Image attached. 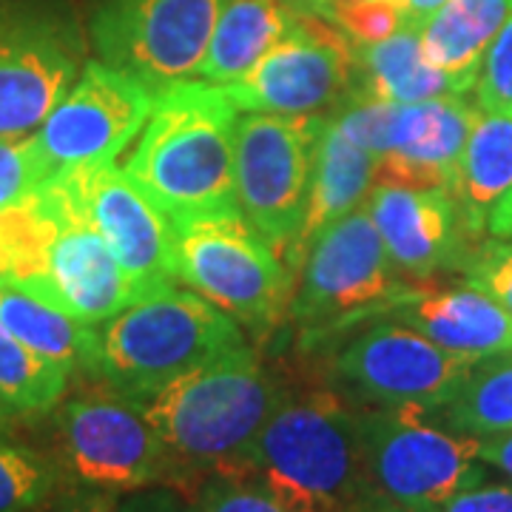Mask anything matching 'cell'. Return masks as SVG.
<instances>
[{"label":"cell","instance_id":"1","mask_svg":"<svg viewBox=\"0 0 512 512\" xmlns=\"http://www.w3.org/2000/svg\"><path fill=\"white\" fill-rule=\"evenodd\" d=\"M239 109L225 86L180 80L157 92L126 171L174 228L242 214L234 180Z\"/></svg>","mask_w":512,"mask_h":512},{"label":"cell","instance_id":"2","mask_svg":"<svg viewBox=\"0 0 512 512\" xmlns=\"http://www.w3.org/2000/svg\"><path fill=\"white\" fill-rule=\"evenodd\" d=\"M288 512H356L367 484L359 413L330 390L282 393L239 461Z\"/></svg>","mask_w":512,"mask_h":512},{"label":"cell","instance_id":"3","mask_svg":"<svg viewBox=\"0 0 512 512\" xmlns=\"http://www.w3.org/2000/svg\"><path fill=\"white\" fill-rule=\"evenodd\" d=\"M282 390L251 345L168 382L143 402L171 456V481L194 490L211 473H225L254 441Z\"/></svg>","mask_w":512,"mask_h":512},{"label":"cell","instance_id":"4","mask_svg":"<svg viewBox=\"0 0 512 512\" xmlns=\"http://www.w3.org/2000/svg\"><path fill=\"white\" fill-rule=\"evenodd\" d=\"M248 345L237 319L191 288L163 285L97 328L94 379L134 402Z\"/></svg>","mask_w":512,"mask_h":512},{"label":"cell","instance_id":"5","mask_svg":"<svg viewBox=\"0 0 512 512\" xmlns=\"http://www.w3.org/2000/svg\"><path fill=\"white\" fill-rule=\"evenodd\" d=\"M86 63L72 0H0V137L35 134Z\"/></svg>","mask_w":512,"mask_h":512},{"label":"cell","instance_id":"6","mask_svg":"<svg viewBox=\"0 0 512 512\" xmlns=\"http://www.w3.org/2000/svg\"><path fill=\"white\" fill-rule=\"evenodd\" d=\"M410 285L393 268L365 202L313 239L288 313L316 342L322 333L379 319Z\"/></svg>","mask_w":512,"mask_h":512},{"label":"cell","instance_id":"7","mask_svg":"<svg viewBox=\"0 0 512 512\" xmlns=\"http://www.w3.org/2000/svg\"><path fill=\"white\" fill-rule=\"evenodd\" d=\"M177 279L254 333L274 330L293 299L288 262L242 214L180 225Z\"/></svg>","mask_w":512,"mask_h":512},{"label":"cell","instance_id":"8","mask_svg":"<svg viewBox=\"0 0 512 512\" xmlns=\"http://www.w3.org/2000/svg\"><path fill=\"white\" fill-rule=\"evenodd\" d=\"M427 416L413 407L359 413L370 495L433 512L447 498L484 481L481 439Z\"/></svg>","mask_w":512,"mask_h":512},{"label":"cell","instance_id":"9","mask_svg":"<svg viewBox=\"0 0 512 512\" xmlns=\"http://www.w3.org/2000/svg\"><path fill=\"white\" fill-rule=\"evenodd\" d=\"M57 447L66 473L80 487L134 493L171 481V456L143 402L100 387L57 404Z\"/></svg>","mask_w":512,"mask_h":512},{"label":"cell","instance_id":"10","mask_svg":"<svg viewBox=\"0 0 512 512\" xmlns=\"http://www.w3.org/2000/svg\"><path fill=\"white\" fill-rule=\"evenodd\" d=\"M225 0H86V35L97 60L160 92L191 80Z\"/></svg>","mask_w":512,"mask_h":512},{"label":"cell","instance_id":"11","mask_svg":"<svg viewBox=\"0 0 512 512\" xmlns=\"http://www.w3.org/2000/svg\"><path fill=\"white\" fill-rule=\"evenodd\" d=\"M325 117L239 111L234 160L239 211L282 259L305 222L316 140Z\"/></svg>","mask_w":512,"mask_h":512},{"label":"cell","instance_id":"12","mask_svg":"<svg viewBox=\"0 0 512 512\" xmlns=\"http://www.w3.org/2000/svg\"><path fill=\"white\" fill-rule=\"evenodd\" d=\"M353 83V43L325 15L302 6L291 32L245 77L225 83V92L239 111L319 117L339 109Z\"/></svg>","mask_w":512,"mask_h":512},{"label":"cell","instance_id":"13","mask_svg":"<svg viewBox=\"0 0 512 512\" xmlns=\"http://www.w3.org/2000/svg\"><path fill=\"white\" fill-rule=\"evenodd\" d=\"M476 362L444 350L393 319H370L333 356V373L367 402L439 413Z\"/></svg>","mask_w":512,"mask_h":512},{"label":"cell","instance_id":"14","mask_svg":"<svg viewBox=\"0 0 512 512\" xmlns=\"http://www.w3.org/2000/svg\"><path fill=\"white\" fill-rule=\"evenodd\" d=\"M154 103L151 86L94 57L35 134L55 174L114 163L143 131Z\"/></svg>","mask_w":512,"mask_h":512},{"label":"cell","instance_id":"15","mask_svg":"<svg viewBox=\"0 0 512 512\" xmlns=\"http://www.w3.org/2000/svg\"><path fill=\"white\" fill-rule=\"evenodd\" d=\"M40 194L55 217V239L46 254V268L35 279L12 282L46 296L86 325H103L143 293L128 279L60 174L40 185Z\"/></svg>","mask_w":512,"mask_h":512},{"label":"cell","instance_id":"16","mask_svg":"<svg viewBox=\"0 0 512 512\" xmlns=\"http://www.w3.org/2000/svg\"><path fill=\"white\" fill-rule=\"evenodd\" d=\"M140 293L177 285V228L114 163L57 171Z\"/></svg>","mask_w":512,"mask_h":512},{"label":"cell","instance_id":"17","mask_svg":"<svg viewBox=\"0 0 512 512\" xmlns=\"http://www.w3.org/2000/svg\"><path fill=\"white\" fill-rule=\"evenodd\" d=\"M476 117V100H467V94L393 103L384 151L376 160V183L447 191Z\"/></svg>","mask_w":512,"mask_h":512},{"label":"cell","instance_id":"18","mask_svg":"<svg viewBox=\"0 0 512 512\" xmlns=\"http://www.w3.org/2000/svg\"><path fill=\"white\" fill-rule=\"evenodd\" d=\"M367 211L399 274L427 279L441 268H456L467 251L470 234L444 188L376 183Z\"/></svg>","mask_w":512,"mask_h":512},{"label":"cell","instance_id":"19","mask_svg":"<svg viewBox=\"0 0 512 512\" xmlns=\"http://www.w3.org/2000/svg\"><path fill=\"white\" fill-rule=\"evenodd\" d=\"M379 319L419 330L430 342L470 362L512 356V313L467 282L461 288L410 285Z\"/></svg>","mask_w":512,"mask_h":512},{"label":"cell","instance_id":"20","mask_svg":"<svg viewBox=\"0 0 512 512\" xmlns=\"http://www.w3.org/2000/svg\"><path fill=\"white\" fill-rule=\"evenodd\" d=\"M373 183H376V160L365 148L356 146L328 114L316 140L305 222L285 256L293 276L302 271V262L311 251L313 239L319 237L330 222L342 220L350 211L362 208L373 191Z\"/></svg>","mask_w":512,"mask_h":512},{"label":"cell","instance_id":"21","mask_svg":"<svg viewBox=\"0 0 512 512\" xmlns=\"http://www.w3.org/2000/svg\"><path fill=\"white\" fill-rule=\"evenodd\" d=\"M512 15V0H447L419 26L421 52L456 94L476 89L493 40Z\"/></svg>","mask_w":512,"mask_h":512},{"label":"cell","instance_id":"22","mask_svg":"<svg viewBox=\"0 0 512 512\" xmlns=\"http://www.w3.org/2000/svg\"><path fill=\"white\" fill-rule=\"evenodd\" d=\"M447 191L464 231L470 237L484 234L498 205L512 194V111L478 109Z\"/></svg>","mask_w":512,"mask_h":512},{"label":"cell","instance_id":"23","mask_svg":"<svg viewBox=\"0 0 512 512\" xmlns=\"http://www.w3.org/2000/svg\"><path fill=\"white\" fill-rule=\"evenodd\" d=\"M302 6L291 0H225L197 77L205 83H234L254 69L296 26Z\"/></svg>","mask_w":512,"mask_h":512},{"label":"cell","instance_id":"24","mask_svg":"<svg viewBox=\"0 0 512 512\" xmlns=\"http://www.w3.org/2000/svg\"><path fill=\"white\" fill-rule=\"evenodd\" d=\"M0 322L26 348L63 367L69 376L92 373L97 325H86L37 291L0 276Z\"/></svg>","mask_w":512,"mask_h":512},{"label":"cell","instance_id":"25","mask_svg":"<svg viewBox=\"0 0 512 512\" xmlns=\"http://www.w3.org/2000/svg\"><path fill=\"white\" fill-rule=\"evenodd\" d=\"M356 83L353 94H365L387 103H421L441 94H456L450 80L427 63L421 52L419 29L404 26L387 40L356 46Z\"/></svg>","mask_w":512,"mask_h":512},{"label":"cell","instance_id":"26","mask_svg":"<svg viewBox=\"0 0 512 512\" xmlns=\"http://www.w3.org/2000/svg\"><path fill=\"white\" fill-rule=\"evenodd\" d=\"M436 416L444 427L481 441L512 433V356L476 362Z\"/></svg>","mask_w":512,"mask_h":512},{"label":"cell","instance_id":"27","mask_svg":"<svg viewBox=\"0 0 512 512\" xmlns=\"http://www.w3.org/2000/svg\"><path fill=\"white\" fill-rule=\"evenodd\" d=\"M69 373L26 348L0 322V419H32L57 410L66 399Z\"/></svg>","mask_w":512,"mask_h":512},{"label":"cell","instance_id":"28","mask_svg":"<svg viewBox=\"0 0 512 512\" xmlns=\"http://www.w3.org/2000/svg\"><path fill=\"white\" fill-rule=\"evenodd\" d=\"M60 464L29 444L0 436V512H35L55 495Z\"/></svg>","mask_w":512,"mask_h":512},{"label":"cell","instance_id":"29","mask_svg":"<svg viewBox=\"0 0 512 512\" xmlns=\"http://www.w3.org/2000/svg\"><path fill=\"white\" fill-rule=\"evenodd\" d=\"M55 177L37 134L0 137V211L35 194Z\"/></svg>","mask_w":512,"mask_h":512},{"label":"cell","instance_id":"30","mask_svg":"<svg viewBox=\"0 0 512 512\" xmlns=\"http://www.w3.org/2000/svg\"><path fill=\"white\" fill-rule=\"evenodd\" d=\"M191 512H288L259 481L211 473L191 490Z\"/></svg>","mask_w":512,"mask_h":512},{"label":"cell","instance_id":"31","mask_svg":"<svg viewBox=\"0 0 512 512\" xmlns=\"http://www.w3.org/2000/svg\"><path fill=\"white\" fill-rule=\"evenodd\" d=\"M322 15L356 46L387 40L407 26L404 12L390 0H330Z\"/></svg>","mask_w":512,"mask_h":512},{"label":"cell","instance_id":"32","mask_svg":"<svg viewBox=\"0 0 512 512\" xmlns=\"http://www.w3.org/2000/svg\"><path fill=\"white\" fill-rule=\"evenodd\" d=\"M456 268L467 285L484 291L504 311L512 313V242H507V237L467 245Z\"/></svg>","mask_w":512,"mask_h":512},{"label":"cell","instance_id":"33","mask_svg":"<svg viewBox=\"0 0 512 512\" xmlns=\"http://www.w3.org/2000/svg\"><path fill=\"white\" fill-rule=\"evenodd\" d=\"M473 92L481 111H512V15L484 57Z\"/></svg>","mask_w":512,"mask_h":512},{"label":"cell","instance_id":"34","mask_svg":"<svg viewBox=\"0 0 512 512\" xmlns=\"http://www.w3.org/2000/svg\"><path fill=\"white\" fill-rule=\"evenodd\" d=\"M433 512H512V484H473Z\"/></svg>","mask_w":512,"mask_h":512},{"label":"cell","instance_id":"35","mask_svg":"<svg viewBox=\"0 0 512 512\" xmlns=\"http://www.w3.org/2000/svg\"><path fill=\"white\" fill-rule=\"evenodd\" d=\"M52 512H120V504H117V495L103 493V490H77V493H69L66 498H60Z\"/></svg>","mask_w":512,"mask_h":512},{"label":"cell","instance_id":"36","mask_svg":"<svg viewBox=\"0 0 512 512\" xmlns=\"http://www.w3.org/2000/svg\"><path fill=\"white\" fill-rule=\"evenodd\" d=\"M481 461L501 470L512 481V433L481 441Z\"/></svg>","mask_w":512,"mask_h":512},{"label":"cell","instance_id":"37","mask_svg":"<svg viewBox=\"0 0 512 512\" xmlns=\"http://www.w3.org/2000/svg\"><path fill=\"white\" fill-rule=\"evenodd\" d=\"M120 512H191V507H180L168 495H146V498H137L126 507H120Z\"/></svg>","mask_w":512,"mask_h":512},{"label":"cell","instance_id":"38","mask_svg":"<svg viewBox=\"0 0 512 512\" xmlns=\"http://www.w3.org/2000/svg\"><path fill=\"white\" fill-rule=\"evenodd\" d=\"M441 3H447V0H407V26L419 29L421 23L430 18Z\"/></svg>","mask_w":512,"mask_h":512},{"label":"cell","instance_id":"39","mask_svg":"<svg viewBox=\"0 0 512 512\" xmlns=\"http://www.w3.org/2000/svg\"><path fill=\"white\" fill-rule=\"evenodd\" d=\"M493 237H510L512 234V194L507 200L498 205V211L493 214L490 220V228H487Z\"/></svg>","mask_w":512,"mask_h":512},{"label":"cell","instance_id":"40","mask_svg":"<svg viewBox=\"0 0 512 512\" xmlns=\"http://www.w3.org/2000/svg\"><path fill=\"white\" fill-rule=\"evenodd\" d=\"M356 512H430V510H416V507H407V504H396L390 498H382V495H367L362 501V507Z\"/></svg>","mask_w":512,"mask_h":512},{"label":"cell","instance_id":"41","mask_svg":"<svg viewBox=\"0 0 512 512\" xmlns=\"http://www.w3.org/2000/svg\"><path fill=\"white\" fill-rule=\"evenodd\" d=\"M330 0H305V6H311L313 12H319V15H322V12H325V6H328Z\"/></svg>","mask_w":512,"mask_h":512},{"label":"cell","instance_id":"42","mask_svg":"<svg viewBox=\"0 0 512 512\" xmlns=\"http://www.w3.org/2000/svg\"><path fill=\"white\" fill-rule=\"evenodd\" d=\"M390 3H396V6L404 12V18H407V0H390Z\"/></svg>","mask_w":512,"mask_h":512},{"label":"cell","instance_id":"43","mask_svg":"<svg viewBox=\"0 0 512 512\" xmlns=\"http://www.w3.org/2000/svg\"><path fill=\"white\" fill-rule=\"evenodd\" d=\"M510 237H512V234H510Z\"/></svg>","mask_w":512,"mask_h":512}]
</instances>
